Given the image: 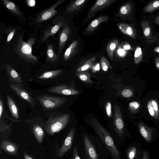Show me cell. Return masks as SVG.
<instances>
[{
	"mask_svg": "<svg viewBox=\"0 0 159 159\" xmlns=\"http://www.w3.org/2000/svg\"><path fill=\"white\" fill-rule=\"evenodd\" d=\"M143 117L146 121L152 122L159 128V92H148L140 99Z\"/></svg>",
	"mask_w": 159,
	"mask_h": 159,
	"instance_id": "obj_1",
	"label": "cell"
},
{
	"mask_svg": "<svg viewBox=\"0 0 159 159\" xmlns=\"http://www.w3.org/2000/svg\"><path fill=\"white\" fill-rule=\"evenodd\" d=\"M70 115L54 111L49 115L47 120L44 121V129L48 135H53L64 129L68 124Z\"/></svg>",
	"mask_w": 159,
	"mask_h": 159,
	"instance_id": "obj_2",
	"label": "cell"
},
{
	"mask_svg": "<svg viewBox=\"0 0 159 159\" xmlns=\"http://www.w3.org/2000/svg\"><path fill=\"white\" fill-rule=\"evenodd\" d=\"M35 42L33 37H31L26 42L23 40L22 35L19 36L14 45V51L20 59L28 63H35L39 62L38 58L32 53V47Z\"/></svg>",
	"mask_w": 159,
	"mask_h": 159,
	"instance_id": "obj_3",
	"label": "cell"
},
{
	"mask_svg": "<svg viewBox=\"0 0 159 159\" xmlns=\"http://www.w3.org/2000/svg\"><path fill=\"white\" fill-rule=\"evenodd\" d=\"M93 128L114 159H121L120 153L109 132L96 119L91 120Z\"/></svg>",
	"mask_w": 159,
	"mask_h": 159,
	"instance_id": "obj_4",
	"label": "cell"
},
{
	"mask_svg": "<svg viewBox=\"0 0 159 159\" xmlns=\"http://www.w3.org/2000/svg\"><path fill=\"white\" fill-rule=\"evenodd\" d=\"M35 97L46 111L55 110L64 105L67 100L64 97L48 94L36 95Z\"/></svg>",
	"mask_w": 159,
	"mask_h": 159,
	"instance_id": "obj_5",
	"label": "cell"
},
{
	"mask_svg": "<svg viewBox=\"0 0 159 159\" xmlns=\"http://www.w3.org/2000/svg\"><path fill=\"white\" fill-rule=\"evenodd\" d=\"M22 84H11L9 86L11 89L19 98L28 103L31 107H34L37 100L32 93L27 90Z\"/></svg>",
	"mask_w": 159,
	"mask_h": 159,
	"instance_id": "obj_6",
	"label": "cell"
},
{
	"mask_svg": "<svg viewBox=\"0 0 159 159\" xmlns=\"http://www.w3.org/2000/svg\"><path fill=\"white\" fill-rule=\"evenodd\" d=\"M136 125L141 136L148 143L154 142L159 136L156 128L149 127L140 120L136 123Z\"/></svg>",
	"mask_w": 159,
	"mask_h": 159,
	"instance_id": "obj_7",
	"label": "cell"
},
{
	"mask_svg": "<svg viewBox=\"0 0 159 159\" xmlns=\"http://www.w3.org/2000/svg\"><path fill=\"white\" fill-rule=\"evenodd\" d=\"M24 122L27 123L30 125L34 136L39 143L43 141L44 136V120L40 116L24 120Z\"/></svg>",
	"mask_w": 159,
	"mask_h": 159,
	"instance_id": "obj_8",
	"label": "cell"
},
{
	"mask_svg": "<svg viewBox=\"0 0 159 159\" xmlns=\"http://www.w3.org/2000/svg\"><path fill=\"white\" fill-rule=\"evenodd\" d=\"M113 125L115 131L120 137L122 138L125 131V126L120 109L116 104L114 106Z\"/></svg>",
	"mask_w": 159,
	"mask_h": 159,
	"instance_id": "obj_9",
	"label": "cell"
},
{
	"mask_svg": "<svg viewBox=\"0 0 159 159\" xmlns=\"http://www.w3.org/2000/svg\"><path fill=\"white\" fill-rule=\"evenodd\" d=\"M65 1L59 0L48 8L40 12L35 19L36 22L41 23L52 17L57 12L56 8L63 3Z\"/></svg>",
	"mask_w": 159,
	"mask_h": 159,
	"instance_id": "obj_10",
	"label": "cell"
},
{
	"mask_svg": "<svg viewBox=\"0 0 159 159\" xmlns=\"http://www.w3.org/2000/svg\"><path fill=\"white\" fill-rule=\"evenodd\" d=\"M65 21L63 17L58 16L53 20L52 25L46 29L44 32L42 42H44L50 36L54 35L65 24Z\"/></svg>",
	"mask_w": 159,
	"mask_h": 159,
	"instance_id": "obj_11",
	"label": "cell"
},
{
	"mask_svg": "<svg viewBox=\"0 0 159 159\" xmlns=\"http://www.w3.org/2000/svg\"><path fill=\"white\" fill-rule=\"evenodd\" d=\"M49 93L65 95H75L79 93V91L66 84H58L49 88Z\"/></svg>",
	"mask_w": 159,
	"mask_h": 159,
	"instance_id": "obj_12",
	"label": "cell"
},
{
	"mask_svg": "<svg viewBox=\"0 0 159 159\" xmlns=\"http://www.w3.org/2000/svg\"><path fill=\"white\" fill-rule=\"evenodd\" d=\"M116 1V0H98L96 1L91 8L85 20H89L98 11L110 6Z\"/></svg>",
	"mask_w": 159,
	"mask_h": 159,
	"instance_id": "obj_13",
	"label": "cell"
},
{
	"mask_svg": "<svg viewBox=\"0 0 159 159\" xmlns=\"http://www.w3.org/2000/svg\"><path fill=\"white\" fill-rule=\"evenodd\" d=\"M70 34V29L68 25H64L60 32L57 55L60 56L63 51L64 46L68 40Z\"/></svg>",
	"mask_w": 159,
	"mask_h": 159,
	"instance_id": "obj_14",
	"label": "cell"
},
{
	"mask_svg": "<svg viewBox=\"0 0 159 159\" xmlns=\"http://www.w3.org/2000/svg\"><path fill=\"white\" fill-rule=\"evenodd\" d=\"M1 67L5 70L8 76L9 82L11 84H22V79L10 65L7 63L4 64L2 65Z\"/></svg>",
	"mask_w": 159,
	"mask_h": 159,
	"instance_id": "obj_15",
	"label": "cell"
},
{
	"mask_svg": "<svg viewBox=\"0 0 159 159\" xmlns=\"http://www.w3.org/2000/svg\"><path fill=\"white\" fill-rule=\"evenodd\" d=\"M143 155V150L141 145L136 142L133 143L126 151L128 159H141Z\"/></svg>",
	"mask_w": 159,
	"mask_h": 159,
	"instance_id": "obj_16",
	"label": "cell"
},
{
	"mask_svg": "<svg viewBox=\"0 0 159 159\" xmlns=\"http://www.w3.org/2000/svg\"><path fill=\"white\" fill-rule=\"evenodd\" d=\"M127 109L129 113L134 118L139 120L143 117L142 107L140 100H133L129 102Z\"/></svg>",
	"mask_w": 159,
	"mask_h": 159,
	"instance_id": "obj_17",
	"label": "cell"
},
{
	"mask_svg": "<svg viewBox=\"0 0 159 159\" xmlns=\"http://www.w3.org/2000/svg\"><path fill=\"white\" fill-rule=\"evenodd\" d=\"M84 143L87 159H99L98 154L91 140L86 134L84 136Z\"/></svg>",
	"mask_w": 159,
	"mask_h": 159,
	"instance_id": "obj_18",
	"label": "cell"
},
{
	"mask_svg": "<svg viewBox=\"0 0 159 159\" xmlns=\"http://www.w3.org/2000/svg\"><path fill=\"white\" fill-rule=\"evenodd\" d=\"M75 133L74 128H72L70 130L66 137L64 142L59 149L57 156L59 157H62L71 147Z\"/></svg>",
	"mask_w": 159,
	"mask_h": 159,
	"instance_id": "obj_19",
	"label": "cell"
},
{
	"mask_svg": "<svg viewBox=\"0 0 159 159\" xmlns=\"http://www.w3.org/2000/svg\"><path fill=\"white\" fill-rule=\"evenodd\" d=\"M109 19L108 16H102L98 17L93 20L88 26L84 31L88 34L94 31L101 23L107 22Z\"/></svg>",
	"mask_w": 159,
	"mask_h": 159,
	"instance_id": "obj_20",
	"label": "cell"
},
{
	"mask_svg": "<svg viewBox=\"0 0 159 159\" xmlns=\"http://www.w3.org/2000/svg\"><path fill=\"white\" fill-rule=\"evenodd\" d=\"M7 104L12 116L16 120H19V110L17 104L8 94H6Z\"/></svg>",
	"mask_w": 159,
	"mask_h": 159,
	"instance_id": "obj_21",
	"label": "cell"
},
{
	"mask_svg": "<svg viewBox=\"0 0 159 159\" xmlns=\"http://www.w3.org/2000/svg\"><path fill=\"white\" fill-rule=\"evenodd\" d=\"M1 147L9 154L14 155H16L18 148L17 145L7 140L2 142Z\"/></svg>",
	"mask_w": 159,
	"mask_h": 159,
	"instance_id": "obj_22",
	"label": "cell"
},
{
	"mask_svg": "<svg viewBox=\"0 0 159 159\" xmlns=\"http://www.w3.org/2000/svg\"><path fill=\"white\" fill-rule=\"evenodd\" d=\"M86 1V0L73 1L66 7L65 11L69 14L73 13L80 9Z\"/></svg>",
	"mask_w": 159,
	"mask_h": 159,
	"instance_id": "obj_23",
	"label": "cell"
},
{
	"mask_svg": "<svg viewBox=\"0 0 159 159\" xmlns=\"http://www.w3.org/2000/svg\"><path fill=\"white\" fill-rule=\"evenodd\" d=\"M117 25L122 33L132 38H136V33L134 30L130 25L122 23H118Z\"/></svg>",
	"mask_w": 159,
	"mask_h": 159,
	"instance_id": "obj_24",
	"label": "cell"
},
{
	"mask_svg": "<svg viewBox=\"0 0 159 159\" xmlns=\"http://www.w3.org/2000/svg\"><path fill=\"white\" fill-rule=\"evenodd\" d=\"M46 60L50 63L56 62L58 60V58L56 53L52 44H48L46 51Z\"/></svg>",
	"mask_w": 159,
	"mask_h": 159,
	"instance_id": "obj_25",
	"label": "cell"
},
{
	"mask_svg": "<svg viewBox=\"0 0 159 159\" xmlns=\"http://www.w3.org/2000/svg\"><path fill=\"white\" fill-rule=\"evenodd\" d=\"M63 72V70L61 69L49 70L42 74L38 78L43 80L52 79L58 77L62 74Z\"/></svg>",
	"mask_w": 159,
	"mask_h": 159,
	"instance_id": "obj_26",
	"label": "cell"
},
{
	"mask_svg": "<svg viewBox=\"0 0 159 159\" xmlns=\"http://www.w3.org/2000/svg\"><path fill=\"white\" fill-rule=\"evenodd\" d=\"M4 6L9 10L16 15L22 16L23 13L19 7L10 0H2Z\"/></svg>",
	"mask_w": 159,
	"mask_h": 159,
	"instance_id": "obj_27",
	"label": "cell"
},
{
	"mask_svg": "<svg viewBox=\"0 0 159 159\" xmlns=\"http://www.w3.org/2000/svg\"><path fill=\"white\" fill-rule=\"evenodd\" d=\"M119 44V41L117 39H114L110 41L106 46V51L107 55L111 61L114 60V53L115 50Z\"/></svg>",
	"mask_w": 159,
	"mask_h": 159,
	"instance_id": "obj_28",
	"label": "cell"
},
{
	"mask_svg": "<svg viewBox=\"0 0 159 159\" xmlns=\"http://www.w3.org/2000/svg\"><path fill=\"white\" fill-rule=\"evenodd\" d=\"M78 43L77 40H75L66 49L63 55V59L65 61H68L71 58L77 47Z\"/></svg>",
	"mask_w": 159,
	"mask_h": 159,
	"instance_id": "obj_29",
	"label": "cell"
},
{
	"mask_svg": "<svg viewBox=\"0 0 159 159\" xmlns=\"http://www.w3.org/2000/svg\"><path fill=\"white\" fill-rule=\"evenodd\" d=\"M95 60V57H92L89 59L77 68L76 71L78 72L86 71L92 69L94 65Z\"/></svg>",
	"mask_w": 159,
	"mask_h": 159,
	"instance_id": "obj_30",
	"label": "cell"
},
{
	"mask_svg": "<svg viewBox=\"0 0 159 159\" xmlns=\"http://www.w3.org/2000/svg\"><path fill=\"white\" fill-rule=\"evenodd\" d=\"M141 25L145 38L150 39L152 35V29L148 22L145 20L141 22Z\"/></svg>",
	"mask_w": 159,
	"mask_h": 159,
	"instance_id": "obj_31",
	"label": "cell"
},
{
	"mask_svg": "<svg viewBox=\"0 0 159 159\" xmlns=\"http://www.w3.org/2000/svg\"><path fill=\"white\" fill-rule=\"evenodd\" d=\"M159 9V0L153 1L147 5L143 9L145 13H151Z\"/></svg>",
	"mask_w": 159,
	"mask_h": 159,
	"instance_id": "obj_32",
	"label": "cell"
},
{
	"mask_svg": "<svg viewBox=\"0 0 159 159\" xmlns=\"http://www.w3.org/2000/svg\"><path fill=\"white\" fill-rule=\"evenodd\" d=\"M75 75L82 81L86 83L92 84L90 74L87 71L77 72Z\"/></svg>",
	"mask_w": 159,
	"mask_h": 159,
	"instance_id": "obj_33",
	"label": "cell"
},
{
	"mask_svg": "<svg viewBox=\"0 0 159 159\" xmlns=\"http://www.w3.org/2000/svg\"><path fill=\"white\" fill-rule=\"evenodd\" d=\"M132 5L130 2H128L121 6L119 11V14L121 16H125L131 11Z\"/></svg>",
	"mask_w": 159,
	"mask_h": 159,
	"instance_id": "obj_34",
	"label": "cell"
},
{
	"mask_svg": "<svg viewBox=\"0 0 159 159\" xmlns=\"http://www.w3.org/2000/svg\"><path fill=\"white\" fill-rule=\"evenodd\" d=\"M12 122L10 123H7L4 119L3 118L0 119V133H5L11 130L12 125Z\"/></svg>",
	"mask_w": 159,
	"mask_h": 159,
	"instance_id": "obj_35",
	"label": "cell"
},
{
	"mask_svg": "<svg viewBox=\"0 0 159 159\" xmlns=\"http://www.w3.org/2000/svg\"><path fill=\"white\" fill-rule=\"evenodd\" d=\"M142 50L139 46H137L135 49L134 55V61L135 64L140 63L143 60Z\"/></svg>",
	"mask_w": 159,
	"mask_h": 159,
	"instance_id": "obj_36",
	"label": "cell"
},
{
	"mask_svg": "<svg viewBox=\"0 0 159 159\" xmlns=\"http://www.w3.org/2000/svg\"><path fill=\"white\" fill-rule=\"evenodd\" d=\"M100 66L102 70L107 71L109 69H111L112 66L109 61L104 56H102L100 59Z\"/></svg>",
	"mask_w": 159,
	"mask_h": 159,
	"instance_id": "obj_37",
	"label": "cell"
},
{
	"mask_svg": "<svg viewBox=\"0 0 159 159\" xmlns=\"http://www.w3.org/2000/svg\"><path fill=\"white\" fill-rule=\"evenodd\" d=\"M16 28H9L4 31L5 34H7L6 43L8 44L13 38L16 31Z\"/></svg>",
	"mask_w": 159,
	"mask_h": 159,
	"instance_id": "obj_38",
	"label": "cell"
},
{
	"mask_svg": "<svg viewBox=\"0 0 159 159\" xmlns=\"http://www.w3.org/2000/svg\"><path fill=\"white\" fill-rule=\"evenodd\" d=\"M105 110L107 116L109 117H111L112 114L111 111V102H108L106 105Z\"/></svg>",
	"mask_w": 159,
	"mask_h": 159,
	"instance_id": "obj_39",
	"label": "cell"
},
{
	"mask_svg": "<svg viewBox=\"0 0 159 159\" xmlns=\"http://www.w3.org/2000/svg\"><path fill=\"white\" fill-rule=\"evenodd\" d=\"M116 53L120 57H123L126 55V51L120 45L118 46L117 49Z\"/></svg>",
	"mask_w": 159,
	"mask_h": 159,
	"instance_id": "obj_40",
	"label": "cell"
},
{
	"mask_svg": "<svg viewBox=\"0 0 159 159\" xmlns=\"http://www.w3.org/2000/svg\"><path fill=\"white\" fill-rule=\"evenodd\" d=\"M4 105L1 96H0V119L1 118L4 111Z\"/></svg>",
	"mask_w": 159,
	"mask_h": 159,
	"instance_id": "obj_41",
	"label": "cell"
},
{
	"mask_svg": "<svg viewBox=\"0 0 159 159\" xmlns=\"http://www.w3.org/2000/svg\"><path fill=\"white\" fill-rule=\"evenodd\" d=\"M73 157V159H81L79 155L77 148L75 145H74V148Z\"/></svg>",
	"mask_w": 159,
	"mask_h": 159,
	"instance_id": "obj_42",
	"label": "cell"
},
{
	"mask_svg": "<svg viewBox=\"0 0 159 159\" xmlns=\"http://www.w3.org/2000/svg\"><path fill=\"white\" fill-rule=\"evenodd\" d=\"M100 64L99 63H97L95 65H94L91 69L92 71L95 73L99 71L100 70Z\"/></svg>",
	"mask_w": 159,
	"mask_h": 159,
	"instance_id": "obj_43",
	"label": "cell"
},
{
	"mask_svg": "<svg viewBox=\"0 0 159 159\" xmlns=\"http://www.w3.org/2000/svg\"><path fill=\"white\" fill-rule=\"evenodd\" d=\"M122 47L125 50L131 49V46L127 43H124L122 44Z\"/></svg>",
	"mask_w": 159,
	"mask_h": 159,
	"instance_id": "obj_44",
	"label": "cell"
},
{
	"mask_svg": "<svg viewBox=\"0 0 159 159\" xmlns=\"http://www.w3.org/2000/svg\"><path fill=\"white\" fill-rule=\"evenodd\" d=\"M141 159H150V154L146 150H143V156Z\"/></svg>",
	"mask_w": 159,
	"mask_h": 159,
	"instance_id": "obj_45",
	"label": "cell"
},
{
	"mask_svg": "<svg viewBox=\"0 0 159 159\" xmlns=\"http://www.w3.org/2000/svg\"><path fill=\"white\" fill-rule=\"evenodd\" d=\"M26 2L28 6L30 7H34L35 4V1L34 0H28Z\"/></svg>",
	"mask_w": 159,
	"mask_h": 159,
	"instance_id": "obj_46",
	"label": "cell"
},
{
	"mask_svg": "<svg viewBox=\"0 0 159 159\" xmlns=\"http://www.w3.org/2000/svg\"><path fill=\"white\" fill-rule=\"evenodd\" d=\"M154 62L156 68L159 70V57H157L155 58Z\"/></svg>",
	"mask_w": 159,
	"mask_h": 159,
	"instance_id": "obj_47",
	"label": "cell"
},
{
	"mask_svg": "<svg viewBox=\"0 0 159 159\" xmlns=\"http://www.w3.org/2000/svg\"><path fill=\"white\" fill-rule=\"evenodd\" d=\"M24 157L25 159H33L31 156L27 154L26 151H24Z\"/></svg>",
	"mask_w": 159,
	"mask_h": 159,
	"instance_id": "obj_48",
	"label": "cell"
},
{
	"mask_svg": "<svg viewBox=\"0 0 159 159\" xmlns=\"http://www.w3.org/2000/svg\"><path fill=\"white\" fill-rule=\"evenodd\" d=\"M154 21L155 23L156 24L159 25V16L156 17L154 19Z\"/></svg>",
	"mask_w": 159,
	"mask_h": 159,
	"instance_id": "obj_49",
	"label": "cell"
},
{
	"mask_svg": "<svg viewBox=\"0 0 159 159\" xmlns=\"http://www.w3.org/2000/svg\"><path fill=\"white\" fill-rule=\"evenodd\" d=\"M153 51L156 53L159 52V46L156 47L153 49Z\"/></svg>",
	"mask_w": 159,
	"mask_h": 159,
	"instance_id": "obj_50",
	"label": "cell"
}]
</instances>
